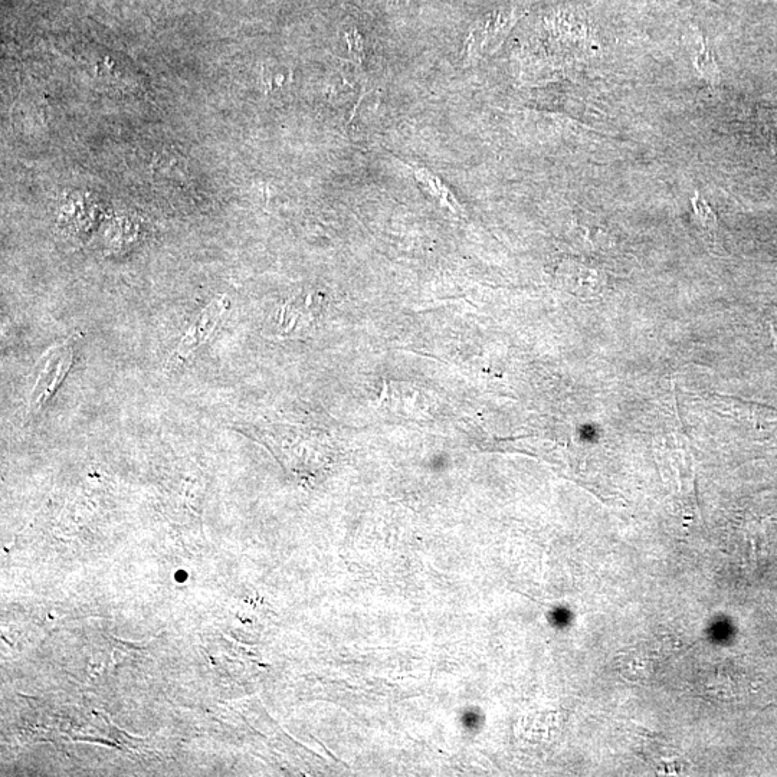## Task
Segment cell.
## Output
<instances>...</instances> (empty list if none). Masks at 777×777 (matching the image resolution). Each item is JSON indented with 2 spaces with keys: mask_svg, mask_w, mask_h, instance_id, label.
<instances>
[{
  "mask_svg": "<svg viewBox=\"0 0 777 777\" xmlns=\"http://www.w3.org/2000/svg\"><path fill=\"white\" fill-rule=\"evenodd\" d=\"M513 19V15L500 13V15L490 16L478 24V28L472 29L470 36H468L465 55L468 58L480 57L485 52L498 47L503 42Z\"/></svg>",
  "mask_w": 777,
  "mask_h": 777,
  "instance_id": "obj_3",
  "label": "cell"
},
{
  "mask_svg": "<svg viewBox=\"0 0 777 777\" xmlns=\"http://www.w3.org/2000/svg\"><path fill=\"white\" fill-rule=\"evenodd\" d=\"M767 130L772 133L773 139H777V108H769L765 113Z\"/></svg>",
  "mask_w": 777,
  "mask_h": 777,
  "instance_id": "obj_8",
  "label": "cell"
},
{
  "mask_svg": "<svg viewBox=\"0 0 777 777\" xmlns=\"http://www.w3.org/2000/svg\"><path fill=\"white\" fill-rule=\"evenodd\" d=\"M415 179L421 185V188H424L442 206H447L452 212H460V205H458L457 199L454 198L451 190L444 185L441 177L422 167V169L415 170Z\"/></svg>",
  "mask_w": 777,
  "mask_h": 777,
  "instance_id": "obj_5",
  "label": "cell"
},
{
  "mask_svg": "<svg viewBox=\"0 0 777 777\" xmlns=\"http://www.w3.org/2000/svg\"><path fill=\"white\" fill-rule=\"evenodd\" d=\"M694 65L700 72L701 77L707 81L710 85H716L720 81V71L717 67L716 61H714V55L711 54L710 49L704 44L703 38L697 35V47H695Z\"/></svg>",
  "mask_w": 777,
  "mask_h": 777,
  "instance_id": "obj_6",
  "label": "cell"
},
{
  "mask_svg": "<svg viewBox=\"0 0 777 777\" xmlns=\"http://www.w3.org/2000/svg\"><path fill=\"white\" fill-rule=\"evenodd\" d=\"M693 208L698 225L703 229L704 235H706L708 241L713 242L714 244L717 235L716 213H714L713 208L708 205L706 199H704L703 196L698 195V193H695L694 195Z\"/></svg>",
  "mask_w": 777,
  "mask_h": 777,
  "instance_id": "obj_7",
  "label": "cell"
},
{
  "mask_svg": "<svg viewBox=\"0 0 777 777\" xmlns=\"http://www.w3.org/2000/svg\"><path fill=\"white\" fill-rule=\"evenodd\" d=\"M769 326L777 346V307L770 308L769 310Z\"/></svg>",
  "mask_w": 777,
  "mask_h": 777,
  "instance_id": "obj_9",
  "label": "cell"
},
{
  "mask_svg": "<svg viewBox=\"0 0 777 777\" xmlns=\"http://www.w3.org/2000/svg\"><path fill=\"white\" fill-rule=\"evenodd\" d=\"M72 362H74V350L71 342L52 347L42 356L38 363V379L29 402L32 413L42 411V408L47 405L67 376Z\"/></svg>",
  "mask_w": 777,
  "mask_h": 777,
  "instance_id": "obj_1",
  "label": "cell"
},
{
  "mask_svg": "<svg viewBox=\"0 0 777 777\" xmlns=\"http://www.w3.org/2000/svg\"><path fill=\"white\" fill-rule=\"evenodd\" d=\"M562 278L566 287L580 297H596L605 287V278L601 272L590 270L583 265L570 264L569 268L562 272Z\"/></svg>",
  "mask_w": 777,
  "mask_h": 777,
  "instance_id": "obj_4",
  "label": "cell"
},
{
  "mask_svg": "<svg viewBox=\"0 0 777 777\" xmlns=\"http://www.w3.org/2000/svg\"><path fill=\"white\" fill-rule=\"evenodd\" d=\"M226 313V300L225 298H218V300L212 301L208 307L203 310V313L199 314L195 323L190 326L188 333L185 334L182 340H180L179 346L176 347L173 352L172 359L169 362V369H177L192 356L199 347L208 342L209 339L218 329L221 318Z\"/></svg>",
  "mask_w": 777,
  "mask_h": 777,
  "instance_id": "obj_2",
  "label": "cell"
}]
</instances>
